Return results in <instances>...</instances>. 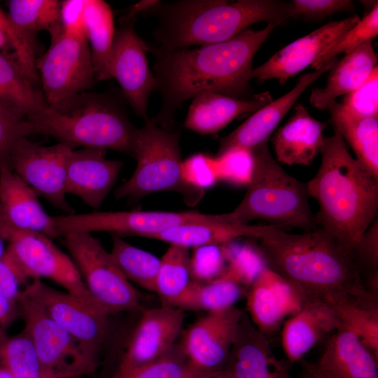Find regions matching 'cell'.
Returning a JSON list of instances; mask_svg holds the SVG:
<instances>
[{"label":"cell","instance_id":"obj_54","mask_svg":"<svg viewBox=\"0 0 378 378\" xmlns=\"http://www.w3.org/2000/svg\"><path fill=\"white\" fill-rule=\"evenodd\" d=\"M197 378H233L225 370L222 369L210 372L200 374Z\"/></svg>","mask_w":378,"mask_h":378},{"label":"cell","instance_id":"obj_36","mask_svg":"<svg viewBox=\"0 0 378 378\" xmlns=\"http://www.w3.org/2000/svg\"><path fill=\"white\" fill-rule=\"evenodd\" d=\"M191 281L189 249L170 245L160 258L155 292L163 305L171 306Z\"/></svg>","mask_w":378,"mask_h":378},{"label":"cell","instance_id":"obj_25","mask_svg":"<svg viewBox=\"0 0 378 378\" xmlns=\"http://www.w3.org/2000/svg\"><path fill=\"white\" fill-rule=\"evenodd\" d=\"M325 127L303 105L296 104L293 115L272 137L276 161L288 165H310L323 145Z\"/></svg>","mask_w":378,"mask_h":378},{"label":"cell","instance_id":"obj_55","mask_svg":"<svg viewBox=\"0 0 378 378\" xmlns=\"http://www.w3.org/2000/svg\"><path fill=\"white\" fill-rule=\"evenodd\" d=\"M0 378H15V377L6 368L0 365Z\"/></svg>","mask_w":378,"mask_h":378},{"label":"cell","instance_id":"obj_52","mask_svg":"<svg viewBox=\"0 0 378 378\" xmlns=\"http://www.w3.org/2000/svg\"><path fill=\"white\" fill-rule=\"evenodd\" d=\"M19 316L17 302L0 296V340L7 336L6 330Z\"/></svg>","mask_w":378,"mask_h":378},{"label":"cell","instance_id":"obj_50","mask_svg":"<svg viewBox=\"0 0 378 378\" xmlns=\"http://www.w3.org/2000/svg\"><path fill=\"white\" fill-rule=\"evenodd\" d=\"M87 0L62 1L60 22L64 31L85 36V8Z\"/></svg>","mask_w":378,"mask_h":378},{"label":"cell","instance_id":"obj_6","mask_svg":"<svg viewBox=\"0 0 378 378\" xmlns=\"http://www.w3.org/2000/svg\"><path fill=\"white\" fill-rule=\"evenodd\" d=\"M251 151L253 169L245 195L232 211L220 214L221 220L248 224L263 220L284 230H315L316 223L309 206L307 184L284 171L272 155L268 142Z\"/></svg>","mask_w":378,"mask_h":378},{"label":"cell","instance_id":"obj_41","mask_svg":"<svg viewBox=\"0 0 378 378\" xmlns=\"http://www.w3.org/2000/svg\"><path fill=\"white\" fill-rule=\"evenodd\" d=\"M378 34V4L356 25L346 32L338 41L323 52L311 66L319 69L337 55L348 54L365 41L373 39Z\"/></svg>","mask_w":378,"mask_h":378},{"label":"cell","instance_id":"obj_51","mask_svg":"<svg viewBox=\"0 0 378 378\" xmlns=\"http://www.w3.org/2000/svg\"><path fill=\"white\" fill-rule=\"evenodd\" d=\"M12 52L20 64L24 58V52L20 39L8 20L7 13L0 8V51Z\"/></svg>","mask_w":378,"mask_h":378},{"label":"cell","instance_id":"obj_18","mask_svg":"<svg viewBox=\"0 0 378 378\" xmlns=\"http://www.w3.org/2000/svg\"><path fill=\"white\" fill-rule=\"evenodd\" d=\"M185 317V311L171 306L143 309L118 372L145 364L167 353L176 344Z\"/></svg>","mask_w":378,"mask_h":378},{"label":"cell","instance_id":"obj_33","mask_svg":"<svg viewBox=\"0 0 378 378\" xmlns=\"http://www.w3.org/2000/svg\"><path fill=\"white\" fill-rule=\"evenodd\" d=\"M84 18L95 79L111 78V50L115 30L111 7L102 0H87Z\"/></svg>","mask_w":378,"mask_h":378},{"label":"cell","instance_id":"obj_42","mask_svg":"<svg viewBox=\"0 0 378 378\" xmlns=\"http://www.w3.org/2000/svg\"><path fill=\"white\" fill-rule=\"evenodd\" d=\"M181 178L188 188L202 195L219 181L216 158L197 153L182 160Z\"/></svg>","mask_w":378,"mask_h":378},{"label":"cell","instance_id":"obj_2","mask_svg":"<svg viewBox=\"0 0 378 378\" xmlns=\"http://www.w3.org/2000/svg\"><path fill=\"white\" fill-rule=\"evenodd\" d=\"M258 239L267 267L290 284L302 303L377 307L351 251L323 229L293 234L276 227Z\"/></svg>","mask_w":378,"mask_h":378},{"label":"cell","instance_id":"obj_34","mask_svg":"<svg viewBox=\"0 0 378 378\" xmlns=\"http://www.w3.org/2000/svg\"><path fill=\"white\" fill-rule=\"evenodd\" d=\"M242 293L241 285L222 276L209 282L192 280L171 307L183 311L218 312L234 306Z\"/></svg>","mask_w":378,"mask_h":378},{"label":"cell","instance_id":"obj_5","mask_svg":"<svg viewBox=\"0 0 378 378\" xmlns=\"http://www.w3.org/2000/svg\"><path fill=\"white\" fill-rule=\"evenodd\" d=\"M27 120L33 133L52 136L73 149H111L129 155L137 129L115 99L87 91L48 104Z\"/></svg>","mask_w":378,"mask_h":378},{"label":"cell","instance_id":"obj_43","mask_svg":"<svg viewBox=\"0 0 378 378\" xmlns=\"http://www.w3.org/2000/svg\"><path fill=\"white\" fill-rule=\"evenodd\" d=\"M215 158L219 181L238 186L249 184L253 169L251 150L232 148L217 154Z\"/></svg>","mask_w":378,"mask_h":378},{"label":"cell","instance_id":"obj_19","mask_svg":"<svg viewBox=\"0 0 378 378\" xmlns=\"http://www.w3.org/2000/svg\"><path fill=\"white\" fill-rule=\"evenodd\" d=\"M337 61V57H334L319 69L303 74L292 90L253 113L246 121L220 139L217 154L236 147L253 150L268 142L272 133L300 95L310 85L330 71Z\"/></svg>","mask_w":378,"mask_h":378},{"label":"cell","instance_id":"obj_27","mask_svg":"<svg viewBox=\"0 0 378 378\" xmlns=\"http://www.w3.org/2000/svg\"><path fill=\"white\" fill-rule=\"evenodd\" d=\"M314 365L328 378H378L377 359L344 327L336 330Z\"/></svg>","mask_w":378,"mask_h":378},{"label":"cell","instance_id":"obj_3","mask_svg":"<svg viewBox=\"0 0 378 378\" xmlns=\"http://www.w3.org/2000/svg\"><path fill=\"white\" fill-rule=\"evenodd\" d=\"M321 164L307 184L318 204L316 225L351 251L377 218L378 179L347 149L336 131L326 137Z\"/></svg>","mask_w":378,"mask_h":378},{"label":"cell","instance_id":"obj_48","mask_svg":"<svg viewBox=\"0 0 378 378\" xmlns=\"http://www.w3.org/2000/svg\"><path fill=\"white\" fill-rule=\"evenodd\" d=\"M28 281L29 279L6 248L0 259V296L17 302L23 290L22 285L26 286Z\"/></svg>","mask_w":378,"mask_h":378},{"label":"cell","instance_id":"obj_1","mask_svg":"<svg viewBox=\"0 0 378 378\" xmlns=\"http://www.w3.org/2000/svg\"><path fill=\"white\" fill-rule=\"evenodd\" d=\"M276 26L247 29L229 40L195 48L162 50L148 46V51L155 57V90L162 97L161 108L151 119L172 129L182 103L204 92L248 97L253 57Z\"/></svg>","mask_w":378,"mask_h":378},{"label":"cell","instance_id":"obj_45","mask_svg":"<svg viewBox=\"0 0 378 378\" xmlns=\"http://www.w3.org/2000/svg\"><path fill=\"white\" fill-rule=\"evenodd\" d=\"M350 114L358 118H378V68L358 89L345 95L340 103Z\"/></svg>","mask_w":378,"mask_h":378},{"label":"cell","instance_id":"obj_24","mask_svg":"<svg viewBox=\"0 0 378 378\" xmlns=\"http://www.w3.org/2000/svg\"><path fill=\"white\" fill-rule=\"evenodd\" d=\"M0 213L15 227L57 237L38 194L12 170L0 169Z\"/></svg>","mask_w":378,"mask_h":378},{"label":"cell","instance_id":"obj_32","mask_svg":"<svg viewBox=\"0 0 378 378\" xmlns=\"http://www.w3.org/2000/svg\"><path fill=\"white\" fill-rule=\"evenodd\" d=\"M0 104L27 120L48 105L13 52L0 51Z\"/></svg>","mask_w":378,"mask_h":378},{"label":"cell","instance_id":"obj_44","mask_svg":"<svg viewBox=\"0 0 378 378\" xmlns=\"http://www.w3.org/2000/svg\"><path fill=\"white\" fill-rule=\"evenodd\" d=\"M33 134L29 121L0 104V169L11 170L10 158L17 142Z\"/></svg>","mask_w":378,"mask_h":378},{"label":"cell","instance_id":"obj_13","mask_svg":"<svg viewBox=\"0 0 378 378\" xmlns=\"http://www.w3.org/2000/svg\"><path fill=\"white\" fill-rule=\"evenodd\" d=\"M72 150L62 143L44 146L23 137L10 158V169L65 214L75 213L66 199L67 164Z\"/></svg>","mask_w":378,"mask_h":378},{"label":"cell","instance_id":"obj_28","mask_svg":"<svg viewBox=\"0 0 378 378\" xmlns=\"http://www.w3.org/2000/svg\"><path fill=\"white\" fill-rule=\"evenodd\" d=\"M377 57L368 40L352 52L337 61L322 88L312 90L309 102L319 110L326 109L328 104L341 95H346L360 87L377 66Z\"/></svg>","mask_w":378,"mask_h":378},{"label":"cell","instance_id":"obj_37","mask_svg":"<svg viewBox=\"0 0 378 378\" xmlns=\"http://www.w3.org/2000/svg\"><path fill=\"white\" fill-rule=\"evenodd\" d=\"M0 365L15 378H61L43 366L31 340L22 331L0 340Z\"/></svg>","mask_w":378,"mask_h":378},{"label":"cell","instance_id":"obj_46","mask_svg":"<svg viewBox=\"0 0 378 378\" xmlns=\"http://www.w3.org/2000/svg\"><path fill=\"white\" fill-rule=\"evenodd\" d=\"M227 265L221 246H204L194 248L190 255L192 281L209 282L220 276Z\"/></svg>","mask_w":378,"mask_h":378},{"label":"cell","instance_id":"obj_4","mask_svg":"<svg viewBox=\"0 0 378 378\" xmlns=\"http://www.w3.org/2000/svg\"><path fill=\"white\" fill-rule=\"evenodd\" d=\"M291 2L276 0L156 1L141 14L154 15L158 26L153 31L162 50L205 46L229 40L255 23L279 25L293 15Z\"/></svg>","mask_w":378,"mask_h":378},{"label":"cell","instance_id":"obj_53","mask_svg":"<svg viewBox=\"0 0 378 378\" xmlns=\"http://www.w3.org/2000/svg\"><path fill=\"white\" fill-rule=\"evenodd\" d=\"M297 378H328L315 366L314 363H304L302 370Z\"/></svg>","mask_w":378,"mask_h":378},{"label":"cell","instance_id":"obj_49","mask_svg":"<svg viewBox=\"0 0 378 378\" xmlns=\"http://www.w3.org/2000/svg\"><path fill=\"white\" fill-rule=\"evenodd\" d=\"M293 15L307 18H322L340 11H353L350 0H293Z\"/></svg>","mask_w":378,"mask_h":378},{"label":"cell","instance_id":"obj_21","mask_svg":"<svg viewBox=\"0 0 378 378\" xmlns=\"http://www.w3.org/2000/svg\"><path fill=\"white\" fill-rule=\"evenodd\" d=\"M122 166L120 160L106 158V150L83 148L72 150L68 160L66 192L98 209L115 185Z\"/></svg>","mask_w":378,"mask_h":378},{"label":"cell","instance_id":"obj_57","mask_svg":"<svg viewBox=\"0 0 378 378\" xmlns=\"http://www.w3.org/2000/svg\"><path fill=\"white\" fill-rule=\"evenodd\" d=\"M71 378H84L83 376L74 377Z\"/></svg>","mask_w":378,"mask_h":378},{"label":"cell","instance_id":"obj_22","mask_svg":"<svg viewBox=\"0 0 378 378\" xmlns=\"http://www.w3.org/2000/svg\"><path fill=\"white\" fill-rule=\"evenodd\" d=\"M248 315L265 335L276 331L288 316L297 313L302 303L290 284L266 267L249 286Z\"/></svg>","mask_w":378,"mask_h":378},{"label":"cell","instance_id":"obj_30","mask_svg":"<svg viewBox=\"0 0 378 378\" xmlns=\"http://www.w3.org/2000/svg\"><path fill=\"white\" fill-rule=\"evenodd\" d=\"M277 227L223 222L220 220L188 223L153 235L150 239L186 248L222 246L240 237L260 239Z\"/></svg>","mask_w":378,"mask_h":378},{"label":"cell","instance_id":"obj_47","mask_svg":"<svg viewBox=\"0 0 378 378\" xmlns=\"http://www.w3.org/2000/svg\"><path fill=\"white\" fill-rule=\"evenodd\" d=\"M360 270L368 273V279L378 276V222L377 218L364 233L360 241L351 251Z\"/></svg>","mask_w":378,"mask_h":378},{"label":"cell","instance_id":"obj_56","mask_svg":"<svg viewBox=\"0 0 378 378\" xmlns=\"http://www.w3.org/2000/svg\"><path fill=\"white\" fill-rule=\"evenodd\" d=\"M5 243H6V240L0 234V259L4 256L6 251Z\"/></svg>","mask_w":378,"mask_h":378},{"label":"cell","instance_id":"obj_40","mask_svg":"<svg viewBox=\"0 0 378 378\" xmlns=\"http://www.w3.org/2000/svg\"><path fill=\"white\" fill-rule=\"evenodd\" d=\"M333 309L341 327L352 331L378 360V307L346 304Z\"/></svg>","mask_w":378,"mask_h":378},{"label":"cell","instance_id":"obj_20","mask_svg":"<svg viewBox=\"0 0 378 378\" xmlns=\"http://www.w3.org/2000/svg\"><path fill=\"white\" fill-rule=\"evenodd\" d=\"M223 369L233 378H295L245 312Z\"/></svg>","mask_w":378,"mask_h":378},{"label":"cell","instance_id":"obj_39","mask_svg":"<svg viewBox=\"0 0 378 378\" xmlns=\"http://www.w3.org/2000/svg\"><path fill=\"white\" fill-rule=\"evenodd\" d=\"M229 243L221 246L227 265L220 276L241 286H250L267 267L263 257L258 248L256 249L247 245H230Z\"/></svg>","mask_w":378,"mask_h":378},{"label":"cell","instance_id":"obj_8","mask_svg":"<svg viewBox=\"0 0 378 378\" xmlns=\"http://www.w3.org/2000/svg\"><path fill=\"white\" fill-rule=\"evenodd\" d=\"M0 234L8 243L7 251L29 279H48L88 307L106 312L90 294L71 258L52 238L19 229L1 213Z\"/></svg>","mask_w":378,"mask_h":378},{"label":"cell","instance_id":"obj_23","mask_svg":"<svg viewBox=\"0 0 378 378\" xmlns=\"http://www.w3.org/2000/svg\"><path fill=\"white\" fill-rule=\"evenodd\" d=\"M272 101L269 92L254 94L248 99L204 92L192 98L184 126L200 134H214L238 116L253 113Z\"/></svg>","mask_w":378,"mask_h":378},{"label":"cell","instance_id":"obj_12","mask_svg":"<svg viewBox=\"0 0 378 378\" xmlns=\"http://www.w3.org/2000/svg\"><path fill=\"white\" fill-rule=\"evenodd\" d=\"M52 218L57 237L74 232H108L150 238L181 225L220 220V214L157 211H92Z\"/></svg>","mask_w":378,"mask_h":378},{"label":"cell","instance_id":"obj_15","mask_svg":"<svg viewBox=\"0 0 378 378\" xmlns=\"http://www.w3.org/2000/svg\"><path fill=\"white\" fill-rule=\"evenodd\" d=\"M23 290L87 350L98 356L106 338L108 314L91 308L68 293L43 283L31 281Z\"/></svg>","mask_w":378,"mask_h":378},{"label":"cell","instance_id":"obj_14","mask_svg":"<svg viewBox=\"0 0 378 378\" xmlns=\"http://www.w3.org/2000/svg\"><path fill=\"white\" fill-rule=\"evenodd\" d=\"M135 18L125 15L115 31L111 72L134 112L145 120L148 118V98L155 90V80L147 61L148 45L134 27Z\"/></svg>","mask_w":378,"mask_h":378},{"label":"cell","instance_id":"obj_9","mask_svg":"<svg viewBox=\"0 0 378 378\" xmlns=\"http://www.w3.org/2000/svg\"><path fill=\"white\" fill-rule=\"evenodd\" d=\"M62 237L88 290L108 315L140 308L138 292L92 233Z\"/></svg>","mask_w":378,"mask_h":378},{"label":"cell","instance_id":"obj_7","mask_svg":"<svg viewBox=\"0 0 378 378\" xmlns=\"http://www.w3.org/2000/svg\"><path fill=\"white\" fill-rule=\"evenodd\" d=\"M180 133L162 127L151 118L137 128L130 155L136 159L132 176L114 192L116 200H139L160 191H177L189 203L202 195L188 188L181 178Z\"/></svg>","mask_w":378,"mask_h":378},{"label":"cell","instance_id":"obj_38","mask_svg":"<svg viewBox=\"0 0 378 378\" xmlns=\"http://www.w3.org/2000/svg\"><path fill=\"white\" fill-rule=\"evenodd\" d=\"M187 362L180 344H175L163 356L124 372L113 378H197Z\"/></svg>","mask_w":378,"mask_h":378},{"label":"cell","instance_id":"obj_10","mask_svg":"<svg viewBox=\"0 0 378 378\" xmlns=\"http://www.w3.org/2000/svg\"><path fill=\"white\" fill-rule=\"evenodd\" d=\"M17 303L24 324L22 332L31 340L48 371L61 378H71L96 370L98 356L82 346L24 290Z\"/></svg>","mask_w":378,"mask_h":378},{"label":"cell","instance_id":"obj_11","mask_svg":"<svg viewBox=\"0 0 378 378\" xmlns=\"http://www.w3.org/2000/svg\"><path fill=\"white\" fill-rule=\"evenodd\" d=\"M51 43L36 61L38 79L48 104L86 92L95 78L90 46L85 35L60 27L50 34Z\"/></svg>","mask_w":378,"mask_h":378},{"label":"cell","instance_id":"obj_16","mask_svg":"<svg viewBox=\"0 0 378 378\" xmlns=\"http://www.w3.org/2000/svg\"><path fill=\"white\" fill-rule=\"evenodd\" d=\"M244 312L235 306L209 312L186 330L179 344L198 374L224 368Z\"/></svg>","mask_w":378,"mask_h":378},{"label":"cell","instance_id":"obj_31","mask_svg":"<svg viewBox=\"0 0 378 378\" xmlns=\"http://www.w3.org/2000/svg\"><path fill=\"white\" fill-rule=\"evenodd\" d=\"M327 108L335 131L349 144L356 159L378 179V118L356 117L336 100Z\"/></svg>","mask_w":378,"mask_h":378},{"label":"cell","instance_id":"obj_35","mask_svg":"<svg viewBox=\"0 0 378 378\" xmlns=\"http://www.w3.org/2000/svg\"><path fill=\"white\" fill-rule=\"evenodd\" d=\"M110 255L125 277L140 287L155 292L160 259L112 234Z\"/></svg>","mask_w":378,"mask_h":378},{"label":"cell","instance_id":"obj_26","mask_svg":"<svg viewBox=\"0 0 378 378\" xmlns=\"http://www.w3.org/2000/svg\"><path fill=\"white\" fill-rule=\"evenodd\" d=\"M341 327L333 307L317 301L305 302L284 322L282 345L288 361H300L325 335Z\"/></svg>","mask_w":378,"mask_h":378},{"label":"cell","instance_id":"obj_29","mask_svg":"<svg viewBox=\"0 0 378 378\" xmlns=\"http://www.w3.org/2000/svg\"><path fill=\"white\" fill-rule=\"evenodd\" d=\"M57 0H10L8 2L9 21L22 44L28 71H36V36L47 30L51 33L61 26L60 8Z\"/></svg>","mask_w":378,"mask_h":378},{"label":"cell","instance_id":"obj_17","mask_svg":"<svg viewBox=\"0 0 378 378\" xmlns=\"http://www.w3.org/2000/svg\"><path fill=\"white\" fill-rule=\"evenodd\" d=\"M360 20L359 16L331 21L286 46L266 62L253 69L259 81L277 79L285 83L307 67Z\"/></svg>","mask_w":378,"mask_h":378}]
</instances>
